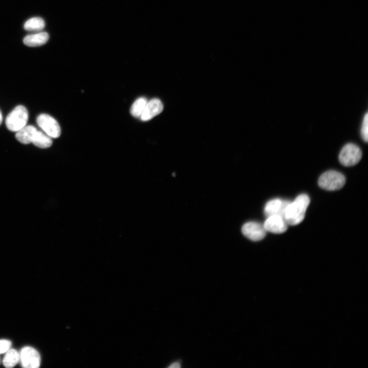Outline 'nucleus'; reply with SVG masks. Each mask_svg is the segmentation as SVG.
<instances>
[{"label": "nucleus", "instance_id": "dca6fc26", "mask_svg": "<svg viewBox=\"0 0 368 368\" xmlns=\"http://www.w3.org/2000/svg\"><path fill=\"white\" fill-rule=\"evenodd\" d=\"M148 102L144 97L137 99L132 104L130 108V113L134 117L140 118Z\"/></svg>", "mask_w": 368, "mask_h": 368}, {"label": "nucleus", "instance_id": "6e6552de", "mask_svg": "<svg viewBox=\"0 0 368 368\" xmlns=\"http://www.w3.org/2000/svg\"><path fill=\"white\" fill-rule=\"evenodd\" d=\"M263 225L266 231L281 234L287 231L288 224L283 217L275 215L268 217Z\"/></svg>", "mask_w": 368, "mask_h": 368}, {"label": "nucleus", "instance_id": "f03ea898", "mask_svg": "<svg viewBox=\"0 0 368 368\" xmlns=\"http://www.w3.org/2000/svg\"><path fill=\"white\" fill-rule=\"evenodd\" d=\"M28 117L27 108L18 105L6 117V125L9 130L16 132L26 125Z\"/></svg>", "mask_w": 368, "mask_h": 368}, {"label": "nucleus", "instance_id": "0eeeda50", "mask_svg": "<svg viewBox=\"0 0 368 368\" xmlns=\"http://www.w3.org/2000/svg\"><path fill=\"white\" fill-rule=\"evenodd\" d=\"M242 234L249 239L258 241L263 239L266 231L263 224L256 222H248L245 223L242 227Z\"/></svg>", "mask_w": 368, "mask_h": 368}, {"label": "nucleus", "instance_id": "6ab92c4d", "mask_svg": "<svg viewBox=\"0 0 368 368\" xmlns=\"http://www.w3.org/2000/svg\"><path fill=\"white\" fill-rule=\"evenodd\" d=\"M180 367V365L179 363H178L177 362H175L172 363L169 366V367H170V368H178Z\"/></svg>", "mask_w": 368, "mask_h": 368}, {"label": "nucleus", "instance_id": "a211bd4d", "mask_svg": "<svg viewBox=\"0 0 368 368\" xmlns=\"http://www.w3.org/2000/svg\"><path fill=\"white\" fill-rule=\"evenodd\" d=\"M11 346V342L6 339L0 340V354L6 353Z\"/></svg>", "mask_w": 368, "mask_h": 368}, {"label": "nucleus", "instance_id": "4468645a", "mask_svg": "<svg viewBox=\"0 0 368 368\" xmlns=\"http://www.w3.org/2000/svg\"><path fill=\"white\" fill-rule=\"evenodd\" d=\"M3 363L8 368L14 367L20 360L19 353L15 349H10L6 353Z\"/></svg>", "mask_w": 368, "mask_h": 368}, {"label": "nucleus", "instance_id": "aec40b11", "mask_svg": "<svg viewBox=\"0 0 368 368\" xmlns=\"http://www.w3.org/2000/svg\"><path fill=\"white\" fill-rule=\"evenodd\" d=\"M2 121H3V116H2V112L0 110V125L1 124V123L2 122Z\"/></svg>", "mask_w": 368, "mask_h": 368}, {"label": "nucleus", "instance_id": "39448f33", "mask_svg": "<svg viewBox=\"0 0 368 368\" xmlns=\"http://www.w3.org/2000/svg\"><path fill=\"white\" fill-rule=\"evenodd\" d=\"M37 125L51 138H58L61 134V129L58 122L51 116L42 113L36 119Z\"/></svg>", "mask_w": 368, "mask_h": 368}, {"label": "nucleus", "instance_id": "9d476101", "mask_svg": "<svg viewBox=\"0 0 368 368\" xmlns=\"http://www.w3.org/2000/svg\"><path fill=\"white\" fill-rule=\"evenodd\" d=\"M163 110V105L161 101L154 98L148 101L145 109L140 117L143 121H148L159 114Z\"/></svg>", "mask_w": 368, "mask_h": 368}, {"label": "nucleus", "instance_id": "f8f14e48", "mask_svg": "<svg viewBox=\"0 0 368 368\" xmlns=\"http://www.w3.org/2000/svg\"><path fill=\"white\" fill-rule=\"evenodd\" d=\"M49 38L47 32H39L27 35L24 38V44L29 47H37L45 44Z\"/></svg>", "mask_w": 368, "mask_h": 368}, {"label": "nucleus", "instance_id": "423d86ee", "mask_svg": "<svg viewBox=\"0 0 368 368\" xmlns=\"http://www.w3.org/2000/svg\"><path fill=\"white\" fill-rule=\"evenodd\" d=\"M21 365L25 368H37L40 364V356L38 351L31 347H25L19 353Z\"/></svg>", "mask_w": 368, "mask_h": 368}, {"label": "nucleus", "instance_id": "9b49d317", "mask_svg": "<svg viewBox=\"0 0 368 368\" xmlns=\"http://www.w3.org/2000/svg\"><path fill=\"white\" fill-rule=\"evenodd\" d=\"M37 130L36 128L32 125L25 126L16 131L15 137L21 143L28 144L32 143Z\"/></svg>", "mask_w": 368, "mask_h": 368}, {"label": "nucleus", "instance_id": "f257e3e1", "mask_svg": "<svg viewBox=\"0 0 368 368\" xmlns=\"http://www.w3.org/2000/svg\"><path fill=\"white\" fill-rule=\"evenodd\" d=\"M309 203L310 198L305 194L298 195L293 202H290L284 216L287 223L295 225L302 222Z\"/></svg>", "mask_w": 368, "mask_h": 368}, {"label": "nucleus", "instance_id": "1a4fd4ad", "mask_svg": "<svg viewBox=\"0 0 368 368\" xmlns=\"http://www.w3.org/2000/svg\"><path fill=\"white\" fill-rule=\"evenodd\" d=\"M289 202L290 201L279 198L270 200L265 204L264 213L267 217L278 215L284 218L286 208Z\"/></svg>", "mask_w": 368, "mask_h": 368}, {"label": "nucleus", "instance_id": "20e7f679", "mask_svg": "<svg viewBox=\"0 0 368 368\" xmlns=\"http://www.w3.org/2000/svg\"><path fill=\"white\" fill-rule=\"evenodd\" d=\"M362 152L356 145L349 143L341 149L339 155L340 163L344 166H352L357 164L361 159Z\"/></svg>", "mask_w": 368, "mask_h": 368}, {"label": "nucleus", "instance_id": "f3484780", "mask_svg": "<svg viewBox=\"0 0 368 368\" xmlns=\"http://www.w3.org/2000/svg\"><path fill=\"white\" fill-rule=\"evenodd\" d=\"M361 135L364 141L367 142L368 141V113L366 112L362 121L361 128Z\"/></svg>", "mask_w": 368, "mask_h": 368}, {"label": "nucleus", "instance_id": "2eb2a0df", "mask_svg": "<svg viewBox=\"0 0 368 368\" xmlns=\"http://www.w3.org/2000/svg\"><path fill=\"white\" fill-rule=\"evenodd\" d=\"M45 27L44 20L39 17L30 18L24 24V28L29 31H39Z\"/></svg>", "mask_w": 368, "mask_h": 368}, {"label": "nucleus", "instance_id": "ddd939ff", "mask_svg": "<svg viewBox=\"0 0 368 368\" xmlns=\"http://www.w3.org/2000/svg\"><path fill=\"white\" fill-rule=\"evenodd\" d=\"M32 143L36 147L40 148H47L51 146L53 143L50 136L45 134L42 131L37 130Z\"/></svg>", "mask_w": 368, "mask_h": 368}, {"label": "nucleus", "instance_id": "7ed1b4c3", "mask_svg": "<svg viewBox=\"0 0 368 368\" xmlns=\"http://www.w3.org/2000/svg\"><path fill=\"white\" fill-rule=\"evenodd\" d=\"M346 183L344 175L336 171H328L322 174L318 179L320 187L329 191L338 190Z\"/></svg>", "mask_w": 368, "mask_h": 368}]
</instances>
